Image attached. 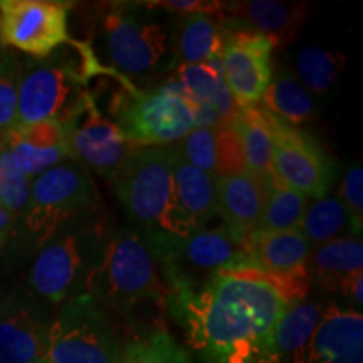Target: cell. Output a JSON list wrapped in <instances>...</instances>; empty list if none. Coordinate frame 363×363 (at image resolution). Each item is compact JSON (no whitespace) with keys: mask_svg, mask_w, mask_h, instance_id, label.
<instances>
[{"mask_svg":"<svg viewBox=\"0 0 363 363\" xmlns=\"http://www.w3.org/2000/svg\"><path fill=\"white\" fill-rule=\"evenodd\" d=\"M308 289V276L239 267L219 272L195 293H170L169 306L201 363H279L276 326Z\"/></svg>","mask_w":363,"mask_h":363,"instance_id":"cell-1","label":"cell"},{"mask_svg":"<svg viewBox=\"0 0 363 363\" xmlns=\"http://www.w3.org/2000/svg\"><path fill=\"white\" fill-rule=\"evenodd\" d=\"M158 266L148 239L133 227H123L108 235L101 262L91 272L84 293L140 325V315L169 305V286Z\"/></svg>","mask_w":363,"mask_h":363,"instance_id":"cell-2","label":"cell"},{"mask_svg":"<svg viewBox=\"0 0 363 363\" xmlns=\"http://www.w3.org/2000/svg\"><path fill=\"white\" fill-rule=\"evenodd\" d=\"M101 71L93 49L72 39L65 52L57 49L45 59L22 62L16 128L45 120L61 123L89 93V79Z\"/></svg>","mask_w":363,"mask_h":363,"instance_id":"cell-3","label":"cell"},{"mask_svg":"<svg viewBox=\"0 0 363 363\" xmlns=\"http://www.w3.org/2000/svg\"><path fill=\"white\" fill-rule=\"evenodd\" d=\"M110 182L133 229L160 239L174 206V145L135 148Z\"/></svg>","mask_w":363,"mask_h":363,"instance_id":"cell-4","label":"cell"},{"mask_svg":"<svg viewBox=\"0 0 363 363\" xmlns=\"http://www.w3.org/2000/svg\"><path fill=\"white\" fill-rule=\"evenodd\" d=\"M123 350L104 308L89 294L79 293L67 298L49 321L40 363H121Z\"/></svg>","mask_w":363,"mask_h":363,"instance_id":"cell-5","label":"cell"},{"mask_svg":"<svg viewBox=\"0 0 363 363\" xmlns=\"http://www.w3.org/2000/svg\"><path fill=\"white\" fill-rule=\"evenodd\" d=\"M111 120L133 148L174 145L195 128L177 79L152 91L125 88L113 101Z\"/></svg>","mask_w":363,"mask_h":363,"instance_id":"cell-6","label":"cell"},{"mask_svg":"<svg viewBox=\"0 0 363 363\" xmlns=\"http://www.w3.org/2000/svg\"><path fill=\"white\" fill-rule=\"evenodd\" d=\"M106 239L99 222L74 233L54 235L44 244L30 267L33 291L52 305L84 293L91 272L101 262Z\"/></svg>","mask_w":363,"mask_h":363,"instance_id":"cell-7","label":"cell"},{"mask_svg":"<svg viewBox=\"0 0 363 363\" xmlns=\"http://www.w3.org/2000/svg\"><path fill=\"white\" fill-rule=\"evenodd\" d=\"M99 212V195L83 167L61 162L30 184L29 203L24 212L26 227L45 244L69 222L91 219Z\"/></svg>","mask_w":363,"mask_h":363,"instance_id":"cell-8","label":"cell"},{"mask_svg":"<svg viewBox=\"0 0 363 363\" xmlns=\"http://www.w3.org/2000/svg\"><path fill=\"white\" fill-rule=\"evenodd\" d=\"M170 293H195L222 271L252 267L242 242L234 239L224 225L202 227L179 240L158 257Z\"/></svg>","mask_w":363,"mask_h":363,"instance_id":"cell-9","label":"cell"},{"mask_svg":"<svg viewBox=\"0 0 363 363\" xmlns=\"http://www.w3.org/2000/svg\"><path fill=\"white\" fill-rule=\"evenodd\" d=\"M143 4H115L103 17L104 51L118 74L126 78L155 71L169 49L167 29L143 16Z\"/></svg>","mask_w":363,"mask_h":363,"instance_id":"cell-10","label":"cell"},{"mask_svg":"<svg viewBox=\"0 0 363 363\" xmlns=\"http://www.w3.org/2000/svg\"><path fill=\"white\" fill-rule=\"evenodd\" d=\"M262 111L271 131L272 177L308 199L328 195L337 169L320 142L306 130Z\"/></svg>","mask_w":363,"mask_h":363,"instance_id":"cell-11","label":"cell"},{"mask_svg":"<svg viewBox=\"0 0 363 363\" xmlns=\"http://www.w3.org/2000/svg\"><path fill=\"white\" fill-rule=\"evenodd\" d=\"M72 4L59 0H0V43L45 59L69 44L67 21Z\"/></svg>","mask_w":363,"mask_h":363,"instance_id":"cell-12","label":"cell"},{"mask_svg":"<svg viewBox=\"0 0 363 363\" xmlns=\"http://www.w3.org/2000/svg\"><path fill=\"white\" fill-rule=\"evenodd\" d=\"M67 155L83 169L111 180L133 147L126 142L115 121L104 116L94 94H86L76 110L61 121Z\"/></svg>","mask_w":363,"mask_h":363,"instance_id":"cell-13","label":"cell"},{"mask_svg":"<svg viewBox=\"0 0 363 363\" xmlns=\"http://www.w3.org/2000/svg\"><path fill=\"white\" fill-rule=\"evenodd\" d=\"M269 38L242 27H225L222 44V74L240 108L256 106L272 76Z\"/></svg>","mask_w":363,"mask_h":363,"instance_id":"cell-14","label":"cell"},{"mask_svg":"<svg viewBox=\"0 0 363 363\" xmlns=\"http://www.w3.org/2000/svg\"><path fill=\"white\" fill-rule=\"evenodd\" d=\"M49 320L38 303L24 296L0 299V363H40Z\"/></svg>","mask_w":363,"mask_h":363,"instance_id":"cell-15","label":"cell"},{"mask_svg":"<svg viewBox=\"0 0 363 363\" xmlns=\"http://www.w3.org/2000/svg\"><path fill=\"white\" fill-rule=\"evenodd\" d=\"M291 363H363L362 313L325 306L311 338Z\"/></svg>","mask_w":363,"mask_h":363,"instance_id":"cell-16","label":"cell"},{"mask_svg":"<svg viewBox=\"0 0 363 363\" xmlns=\"http://www.w3.org/2000/svg\"><path fill=\"white\" fill-rule=\"evenodd\" d=\"M308 4L249 0V2H220L216 19L222 24H239L271 39L274 48L288 45L298 38L308 19Z\"/></svg>","mask_w":363,"mask_h":363,"instance_id":"cell-17","label":"cell"},{"mask_svg":"<svg viewBox=\"0 0 363 363\" xmlns=\"http://www.w3.org/2000/svg\"><path fill=\"white\" fill-rule=\"evenodd\" d=\"M269 179L251 172L217 179V216H220L225 229L239 242H244L259 229Z\"/></svg>","mask_w":363,"mask_h":363,"instance_id":"cell-18","label":"cell"},{"mask_svg":"<svg viewBox=\"0 0 363 363\" xmlns=\"http://www.w3.org/2000/svg\"><path fill=\"white\" fill-rule=\"evenodd\" d=\"M4 143L11 150L19 169L29 179H35L69 157L65 131L56 120L13 128L4 135Z\"/></svg>","mask_w":363,"mask_h":363,"instance_id":"cell-19","label":"cell"},{"mask_svg":"<svg viewBox=\"0 0 363 363\" xmlns=\"http://www.w3.org/2000/svg\"><path fill=\"white\" fill-rule=\"evenodd\" d=\"M242 244L252 267L276 276H308L313 249L299 229L284 233L254 230Z\"/></svg>","mask_w":363,"mask_h":363,"instance_id":"cell-20","label":"cell"},{"mask_svg":"<svg viewBox=\"0 0 363 363\" xmlns=\"http://www.w3.org/2000/svg\"><path fill=\"white\" fill-rule=\"evenodd\" d=\"M316 279L331 291L348 296L350 286L363 274V244L360 238H338L310 254Z\"/></svg>","mask_w":363,"mask_h":363,"instance_id":"cell-21","label":"cell"},{"mask_svg":"<svg viewBox=\"0 0 363 363\" xmlns=\"http://www.w3.org/2000/svg\"><path fill=\"white\" fill-rule=\"evenodd\" d=\"M174 34L175 56L180 65H203L220 57L225 26L212 16L192 13L182 17Z\"/></svg>","mask_w":363,"mask_h":363,"instance_id":"cell-22","label":"cell"},{"mask_svg":"<svg viewBox=\"0 0 363 363\" xmlns=\"http://www.w3.org/2000/svg\"><path fill=\"white\" fill-rule=\"evenodd\" d=\"M262 108L289 125H303L315 120V103L291 71L272 72L262 94Z\"/></svg>","mask_w":363,"mask_h":363,"instance_id":"cell-23","label":"cell"},{"mask_svg":"<svg viewBox=\"0 0 363 363\" xmlns=\"http://www.w3.org/2000/svg\"><path fill=\"white\" fill-rule=\"evenodd\" d=\"M234 125L239 131L240 142H242L247 172L269 179L272 177L271 131L262 108L259 104L240 108Z\"/></svg>","mask_w":363,"mask_h":363,"instance_id":"cell-24","label":"cell"},{"mask_svg":"<svg viewBox=\"0 0 363 363\" xmlns=\"http://www.w3.org/2000/svg\"><path fill=\"white\" fill-rule=\"evenodd\" d=\"M325 306L316 301H298L284 311L274 331V357L279 363L308 343L320 323Z\"/></svg>","mask_w":363,"mask_h":363,"instance_id":"cell-25","label":"cell"},{"mask_svg":"<svg viewBox=\"0 0 363 363\" xmlns=\"http://www.w3.org/2000/svg\"><path fill=\"white\" fill-rule=\"evenodd\" d=\"M310 199L271 177L267 182V199L259 229L266 233H284L299 229Z\"/></svg>","mask_w":363,"mask_h":363,"instance_id":"cell-26","label":"cell"},{"mask_svg":"<svg viewBox=\"0 0 363 363\" xmlns=\"http://www.w3.org/2000/svg\"><path fill=\"white\" fill-rule=\"evenodd\" d=\"M348 229L353 233L350 217L345 211L343 203L333 195H325V197L316 199L313 203H308L305 216L299 224V230L306 238L311 249L338 239Z\"/></svg>","mask_w":363,"mask_h":363,"instance_id":"cell-27","label":"cell"},{"mask_svg":"<svg viewBox=\"0 0 363 363\" xmlns=\"http://www.w3.org/2000/svg\"><path fill=\"white\" fill-rule=\"evenodd\" d=\"M343 67V54L310 45L299 51L296 57V79L308 93L328 94L337 84Z\"/></svg>","mask_w":363,"mask_h":363,"instance_id":"cell-28","label":"cell"},{"mask_svg":"<svg viewBox=\"0 0 363 363\" xmlns=\"http://www.w3.org/2000/svg\"><path fill=\"white\" fill-rule=\"evenodd\" d=\"M121 363H192L169 331L155 330L125 345Z\"/></svg>","mask_w":363,"mask_h":363,"instance_id":"cell-29","label":"cell"},{"mask_svg":"<svg viewBox=\"0 0 363 363\" xmlns=\"http://www.w3.org/2000/svg\"><path fill=\"white\" fill-rule=\"evenodd\" d=\"M30 195V179L19 169L6 143H0V207L24 216Z\"/></svg>","mask_w":363,"mask_h":363,"instance_id":"cell-30","label":"cell"},{"mask_svg":"<svg viewBox=\"0 0 363 363\" xmlns=\"http://www.w3.org/2000/svg\"><path fill=\"white\" fill-rule=\"evenodd\" d=\"M177 81L182 84L189 99L199 103H212L224 83L220 57L203 65H179Z\"/></svg>","mask_w":363,"mask_h":363,"instance_id":"cell-31","label":"cell"},{"mask_svg":"<svg viewBox=\"0 0 363 363\" xmlns=\"http://www.w3.org/2000/svg\"><path fill=\"white\" fill-rule=\"evenodd\" d=\"M22 62L12 52L0 57V135H7L17 126V98H19Z\"/></svg>","mask_w":363,"mask_h":363,"instance_id":"cell-32","label":"cell"},{"mask_svg":"<svg viewBox=\"0 0 363 363\" xmlns=\"http://www.w3.org/2000/svg\"><path fill=\"white\" fill-rule=\"evenodd\" d=\"M247 172L242 142L234 121L222 123L216 128V165L217 179L233 177Z\"/></svg>","mask_w":363,"mask_h":363,"instance_id":"cell-33","label":"cell"},{"mask_svg":"<svg viewBox=\"0 0 363 363\" xmlns=\"http://www.w3.org/2000/svg\"><path fill=\"white\" fill-rule=\"evenodd\" d=\"M175 145L185 162L206 174L214 175L216 128H194Z\"/></svg>","mask_w":363,"mask_h":363,"instance_id":"cell-34","label":"cell"},{"mask_svg":"<svg viewBox=\"0 0 363 363\" xmlns=\"http://www.w3.org/2000/svg\"><path fill=\"white\" fill-rule=\"evenodd\" d=\"M338 201L350 217L353 234H362L363 225V170L360 165H353L343 177Z\"/></svg>","mask_w":363,"mask_h":363,"instance_id":"cell-35","label":"cell"},{"mask_svg":"<svg viewBox=\"0 0 363 363\" xmlns=\"http://www.w3.org/2000/svg\"><path fill=\"white\" fill-rule=\"evenodd\" d=\"M145 7H163L170 12L185 13H206V16L214 17L219 11L220 2H201V0H170V2H145Z\"/></svg>","mask_w":363,"mask_h":363,"instance_id":"cell-36","label":"cell"},{"mask_svg":"<svg viewBox=\"0 0 363 363\" xmlns=\"http://www.w3.org/2000/svg\"><path fill=\"white\" fill-rule=\"evenodd\" d=\"M13 220H16V217L9 214L4 207H0V249H2L4 244L7 242L9 235H11Z\"/></svg>","mask_w":363,"mask_h":363,"instance_id":"cell-37","label":"cell"},{"mask_svg":"<svg viewBox=\"0 0 363 363\" xmlns=\"http://www.w3.org/2000/svg\"><path fill=\"white\" fill-rule=\"evenodd\" d=\"M0 57H2V43H0Z\"/></svg>","mask_w":363,"mask_h":363,"instance_id":"cell-38","label":"cell"}]
</instances>
